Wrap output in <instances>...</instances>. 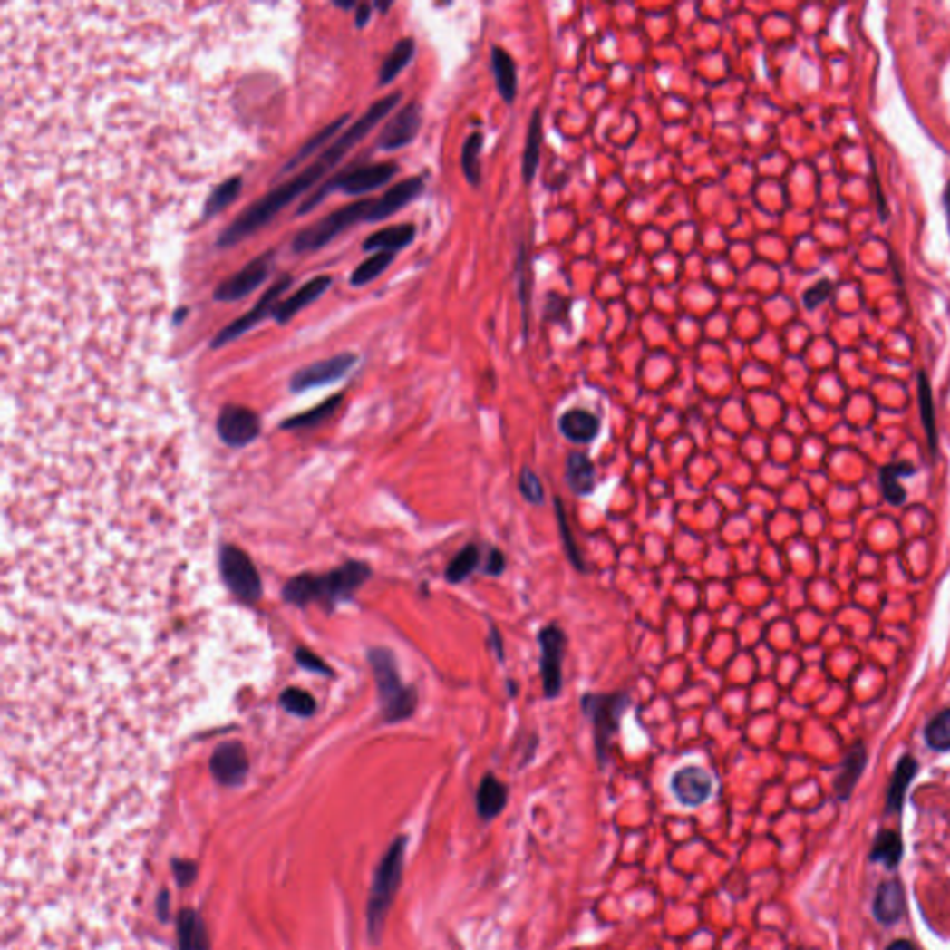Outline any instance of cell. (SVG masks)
<instances>
[{"instance_id": "obj_6", "label": "cell", "mask_w": 950, "mask_h": 950, "mask_svg": "<svg viewBox=\"0 0 950 950\" xmlns=\"http://www.w3.org/2000/svg\"><path fill=\"white\" fill-rule=\"evenodd\" d=\"M370 205H372V199H363V201L345 205L331 212L329 216L318 219L314 225L303 228L294 238L292 251L294 253H310V251L314 253V251L325 247L327 244L334 240L338 234H342L354 223L366 221Z\"/></svg>"}, {"instance_id": "obj_1", "label": "cell", "mask_w": 950, "mask_h": 950, "mask_svg": "<svg viewBox=\"0 0 950 950\" xmlns=\"http://www.w3.org/2000/svg\"><path fill=\"white\" fill-rule=\"evenodd\" d=\"M3 787L164 795L182 739L267 674L216 568L199 451L166 390L5 388Z\"/></svg>"}, {"instance_id": "obj_37", "label": "cell", "mask_w": 950, "mask_h": 950, "mask_svg": "<svg viewBox=\"0 0 950 950\" xmlns=\"http://www.w3.org/2000/svg\"><path fill=\"white\" fill-rule=\"evenodd\" d=\"M925 741L932 750H950V709H943L926 724Z\"/></svg>"}, {"instance_id": "obj_25", "label": "cell", "mask_w": 950, "mask_h": 950, "mask_svg": "<svg viewBox=\"0 0 950 950\" xmlns=\"http://www.w3.org/2000/svg\"><path fill=\"white\" fill-rule=\"evenodd\" d=\"M542 134H544V121H542V108L537 106L531 113L529 127H528V138H526V149L522 154V177L529 184L538 170L540 164V147H542Z\"/></svg>"}, {"instance_id": "obj_35", "label": "cell", "mask_w": 950, "mask_h": 950, "mask_svg": "<svg viewBox=\"0 0 950 950\" xmlns=\"http://www.w3.org/2000/svg\"><path fill=\"white\" fill-rule=\"evenodd\" d=\"M347 117H349V115L338 117V119H334L333 123H329L327 127H324L318 134H312V138H310V140H308V141H306V143L297 150V154L292 158V160L288 162V166H286L281 173L285 175V173L292 171L297 164H301L303 160H306V158H308L314 150H318L324 143H327V140H331V138H333V136H334V134L344 127V123L347 121Z\"/></svg>"}, {"instance_id": "obj_49", "label": "cell", "mask_w": 950, "mask_h": 950, "mask_svg": "<svg viewBox=\"0 0 950 950\" xmlns=\"http://www.w3.org/2000/svg\"><path fill=\"white\" fill-rule=\"evenodd\" d=\"M800 950H813V948H800Z\"/></svg>"}, {"instance_id": "obj_20", "label": "cell", "mask_w": 950, "mask_h": 950, "mask_svg": "<svg viewBox=\"0 0 950 950\" xmlns=\"http://www.w3.org/2000/svg\"><path fill=\"white\" fill-rule=\"evenodd\" d=\"M416 238V227L412 223H402V225H392V227H384L373 234H370L364 244H363V249L364 251H375V253H381V251H388V253H398L405 247H409Z\"/></svg>"}, {"instance_id": "obj_41", "label": "cell", "mask_w": 950, "mask_h": 950, "mask_svg": "<svg viewBox=\"0 0 950 950\" xmlns=\"http://www.w3.org/2000/svg\"><path fill=\"white\" fill-rule=\"evenodd\" d=\"M568 306H570V301L565 296L549 292L546 297V306H544L546 320L548 322H565L568 315Z\"/></svg>"}, {"instance_id": "obj_3", "label": "cell", "mask_w": 950, "mask_h": 950, "mask_svg": "<svg viewBox=\"0 0 950 950\" xmlns=\"http://www.w3.org/2000/svg\"><path fill=\"white\" fill-rule=\"evenodd\" d=\"M629 703L631 696L627 693H586L581 696V711L592 722L594 748L602 767L607 763L613 739Z\"/></svg>"}, {"instance_id": "obj_13", "label": "cell", "mask_w": 950, "mask_h": 950, "mask_svg": "<svg viewBox=\"0 0 950 950\" xmlns=\"http://www.w3.org/2000/svg\"><path fill=\"white\" fill-rule=\"evenodd\" d=\"M422 106L418 102H411L403 106L398 113H395L390 121L384 125L377 138V147L381 150H398L412 143L422 129Z\"/></svg>"}, {"instance_id": "obj_19", "label": "cell", "mask_w": 950, "mask_h": 950, "mask_svg": "<svg viewBox=\"0 0 950 950\" xmlns=\"http://www.w3.org/2000/svg\"><path fill=\"white\" fill-rule=\"evenodd\" d=\"M559 431L574 444H588L600 434V418L585 409H570L561 414Z\"/></svg>"}, {"instance_id": "obj_45", "label": "cell", "mask_w": 950, "mask_h": 950, "mask_svg": "<svg viewBox=\"0 0 950 950\" xmlns=\"http://www.w3.org/2000/svg\"><path fill=\"white\" fill-rule=\"evenodd\" d=\"M886 950H917V948L909 941H906V939H897Z\"/></svg>"}, {"instance_id": "obj_48", "label": "cell", "mask_w": 950, "mask_h": 950, "mask_svg": "<svg viewBox=\"0 0 950 950\" xmlns=\"http://www.w3.org/2000/svg\"><path fill=\"white\" fill-rule=\"evenodd\" d=\"M336 8H342V10H349V8H354L353 3H334Z\"/></svg>"}, {"instance_id": "obj_33", "label": "cell", "mask_w": 950, "mask_h": 950, "mask_svg": "<svg viewBox=\"0 0 950 950\" xmlns=\"http://www.w3.org/2000/svg\"><path fill=\"white\" fill-rule=\"evenodd\" d=\"M393 258H395V253H388V251L373 253L363 264L356 266V269L349 276V285L351 286H366L368 283L375 281L379 275H383L390 267Z\"/></svg>"}, {"instance_id": "obj_7", "label": "cell", "mask_w": 950, "mask_h": 950, "mask_svg": "<svg viewBox=\"0 0 950 950\" xmlns=\"http://www.w3.org/2000/svg\"><path fill=\"white\" fill-rule=\"evenodd\" d=\"M375 666H377V676H379L381 693L384 700L386 719L390 722L409 719L418 703L416 691L402 683L398 670H395L393 657L388 652L375 654Z\"/></svg>"}, {"instance_id": "obj_9", "label": "cell", "mask_w": 950, "mask_h": 950, "mask_svg": "<svg viewBox=\"0 0 950 950\" xmlns=\"http://www.w3.org/2000/svg\"><path fill=\"white\" fill-rule=\"evenodd\" d=\"M292 283H294V279H292L290 275H283L281 279H276V281L271 285V288H269V290H267V292H266V294L257 301V305H255L247 314H244L242 318L234 320L232 324H228L225 329H221V331L216 334V338H214V342H212V347H214V349H219V347H223V345H227V344L238 340L240 336H244L247 331H251L257 324H260L262 320H266L267 315H273L275 306L281 303L279 297L290 290Z\"/></svg>"}, {"instance_id": "obj_21", "label": "cell", "mask_w": 950, "mask_h": 950, "mask_svg": "<svg viewBox=\"0 0 950 950\" xmlns=\"http://www.w3.org/2000/svg\"><path fill=\"white\" fill-rule=\"evenodd\" d=\"M565 480L576 496H590L596 489V468L586 453L574 451L565 462Z\"/></svg>"}, {"instance_id": "obj_5", "label": "cell", "mask_w": 950, "mask_h": 950, "mask_svg": "<svg viewBox=\"0 0 950 950\" xmlns=\"http://www.w3.org/2000/svg\"><path fill=\"white\" fill-rule=\"evenodd\" d=\"M405 847H407V838L405 836L395 839L390 845L386 856L383 858V861H381V865L377 868L375 882H373V887H372V897H370V906H368V925H370V934L373 937H377L381 934L384 917H386L388 909H390V904H392V900L395 897V891H398V887L402 884Z\"/></svg>"}, {"instance_id": "obj_4", "label": "cell", "mask_w": 950, "mask_h": 950, "mask_svg": "<svg viewBox=\"0 0 950 950\" xmlns=\"http://www.w3.org/2000/svg\"><path fill=\"white\" fill-rule=\"evenodd\" d=\"M400 168L395 162H379V164H368L359 168H349L345 171H340L327 182H324L318 189H315L308 199L301 205L297 216L308 214L315 205H320L325 195H329L334 189L344 191L345 195H364L370 191H375L383 188L386 182H390L395 175H398Z\"/></svg>"}, {"instance_id": "obj_38", "label": "cell", "mask_w": 950, "mask_h": 950, "mask_svg": "<svg viewBox=\"0 0 950 950\" xmlns=\"http://www.w3.org/2000/svg\"><path fill=\"white\" fill-rule=\"evenodd\" d=\"M517 281H519V296L524 310V329H528V318H529V301H531V279H529V255L522 247L517 257Z\"/></svg>"}, {"instance_id": "obj_46", "label": "cell", "mask_w": 950, "mask_h": 950, "mask_svg": "<svg viewBox=\"0 0 950 950\" xmlns=\"http://www.w3.org/2000/svg\"><path fill=\"white\" fill-rule=\"evenodd\" d=\"M490 637H492V643H494V648H496V652H498V657H499V661H503V648H501V637H499V633H498V629H496V627H492V629H490Z\"/></svg>"}, {"instance_id": "obj_27", "label": "cell", "mask_w": 950, "mask_h": 950, "mask_svg": "<svg viewBox=\"0 0 950 950\" xmlns=\"http://www.w3.org/2000/svg\"><path fill=\"white\" fill-rule=\"evenodd\" d=\"M414 53H416V44L412 37L400 39V42L395 44L393 49L388 53V56L384 58L379 69V84L381 86L390 84L393 78L411 63V60L414 58Z\"/></svg>"}, {"instance_id": "obj_44", "label": "cell", "mask_w": 950, "mask_h": 950, "mask_svg": "<svg viewBox=\"0 0 950 950\" xmlns=\"http://www.w3.org/2000/svg\"><path fill=\"white\" fill-rule=\"evenodd\" d=\"M372 19V5H356V14H354V24L359 28H364Z\"/></svg>"}, {"instance_id": "obj_30", "label": "cell", "mask_w": 950, "mask_h": 950, "mask_svg": "<svg viewBox=\"0 0 950 950\" xmlns=\"http://www.w3.org/2000/svg\"><path fill=\"white\" fill-rule=\"evenodd\" d=\"M916 468L909 462H891L880 471V485L886 499L891 505H902L906 501V490L898 485V478L914 475Z\"/></svg>"}, {"instance_id": "obj_14", "label": "cell", "mask_w": 950, "mask_h": 950, "mask_svg": "<svg viewBox=\"0 0 950 950\" xmlns=\"http://www.w3.org/2000/svg\"><path fill=\"white\" fill-rule=\"evenodd\" d=\"M423 189H425V182L422 177H411L398 184H393L390 189H386V193L372 199L366 221L377 223V221L388 219L393 214H398L403 207L418 199Z\"/></svg>"}, {"instance_id": "obj_10", "label": "cell", "mask_w": 950, "mask_h": 950, "mask_svg": "<svg viewBox=\"0 0 950 950\" xmlns=\"http://www.w3.org/2000/svg\"><path fill=\"white\" fill-rule=\"evenodd\" d=\"M273 267V253H264L246 264L240 271L221 281L214 290V299L223 303H234L253 294L267 279Z\"/></svg>"}, {"instance_id": "obj_29", "label": "cell", "mask_w": 950, "mask_h": 950, "mask_svg": "<svg viewBox=\"0 0 950 950\" xmlns=\"http://www.w3.org/2000/svg\"><path fill=\"white\" fill-rule=\"evenodd\" d=\"M904 856V843L898 831L895 829H882L875 839L873 848H870V861L884 863L887 868L898 867L900 859Z\"/></svg>"}, {"instance_id": "obj_12", "label": "cell", "mask_w": 950, "mask_h": 950, "mask_svg": "<svg viewBox=\"0 0 950 950\" xmlns=\"http://www.w3.org/2000/svg\"><path fill=\"white\" fill-rule=\"evenodd\" d=\"M670 790L683 808H700L712 793V778L705 769L687 765L670 776Z\"/></svg>"}, {"instance_id": "obj_18", "label": "cell", "mask_w": 950, "mask_h": 950, "mask_svg": "<svg viewBox=\"0 0 950 950\" xmlns=\"http://www.w3.org/2000/svg\"><path fill=\"white\" fill-rule=\"evenodd\" d=\"M873 914L878 923L891 926L898 923L906 914V893L900 880H886L877 889Z\"/></svg>"}, {"instance_id": "obj_8", "label": "cell", "mask_w": 950, "mask_h": 950, "mask_svg": "<svg viewBox=\"0 0 950 950\" xmlns=\"http://www.w3.org/2000/svg\"><path fill=\"white\" fill-rule=\"evenodd\" d=\"M568 637L557 625L549 624L538 631L540 646V676L542 689L548 700L557 698L563 691V659L567 652Z\"/></svg>"}, {"instance_id": "obj_22", "label": "cell", "mask_w": 950, "mask_h": 950, "mask_svg": "<svg viewBox=\"0 0 950 950\" xmlns=\"http://www.w3.org/2000/svg\"><path fill=\"white\" fill-rule=\"evenodd\" d=\"M865 765H867V750L861 742L854 744L845 756V761L841 765V771L839 774L836 776V781H834V790H836V797L841 800V802H847L852 795L854 787L858 785V780L861 778L863 771H865Z\"/></svg>"}, {"instance_id": "obj_16", "label": "cell", "mask_w": 950, "mask_h": 950, "mask_svg": "<svg viewBox=\"0 0 950 950\" xmlns=\"http://www.w3.org/2000/svg\"><path fill=\"white\" fill-rule=\"evenodd\" d=\"M331 283H333V276H329V275L314 276V279H310L308 283H305V285H303L296 294H292L290 297H286L285 301H281L279 305L275 306V310H273V320H275L276 324H281V325L288 324L297 312H301V310H303L305 306H308L310 303L318 301L320 296H322L324 292L329 290Z\"/></svg>"}, {"instance_id": "obj_31", "label": "cell", "mask_w": 950, "mask_h": 950, "mask_svg": "<svg viewBox=\"0 0 950 950\" xmlns=\"http://www.w3.org/2000/svg\"><path fill=\"white\" fill-rule=\"evenodd\" d=\"M481 563V549L478 544H468L464 546L457 556L450 561L448 568H446V581L448 583H453V585H459L462 583L464 579H468L475 568L480 567Z\"/></svg>"}, {"instance_id": "obj_2", "label": "cell", "mask_w": 950, "mask_h": 950, "mask_svg": "<svg viewBox=\"0 0 950 950\" xmlns=\"http://www.w3.org/2000/svg\"><path fill=\"white\" fill-rule=\"evenodd\" d=\"M402 93L393 92L379 101H375L356 121L344 131L315 160L299 171L294 179L279 184L267 191L260 199L251 203L240 216H238L218 238V247H232L246 240L247 236L260 230L267 225L283 208L294 203L299 195L308 191L314 184H318L331 170H334L345 158V154L359 145L383 119L400 104Z\"/></svg>"}, {"instance_id": "obj_47", "label": "cell", "mask_w": 950, "mask_h": 950, "mask_svg": "<svg viewBox=\"0 0 950 950\" xmlns=\"http://www.w3.org/2000/svg\"><path fill=\"white\" fill-rule=\"evenodd\" d=\"M943 205H945V208H946V212L950 216V180L946 182L945 191H943Z\"/></svg>"}, {"instance_id": "obj_23", "label": "cell", "mask_w": 950, "mask_h": 950, "mask_svg": "<svg viewBox=\"0 0 950 950\" xmlns=\"http://www.w3.org/2000/svg\"><path fill=\"white\" fill-rule=\"evenodd\" d=\"M492 60V71L496 78V88L501 95V99L507 104H512L517 99L519 92V74H517V63H514L512 56L503 49L494 45L490 51Z\"/></svg>"}, {"instance_id": "obj_34", "label": "cell", "mask_w": 950, "mask_h": 950, "mask_svg": "<svg viewBox=\"0 0 950 950\" xmlns=\"http://www.w3.org/2000/svg\"><path fill=\"white\" fill-rule=\"evenodd\" d=\"M240 191H242V179L240 177L227 179L225 182L216 186L214 191L210 193L203 216L205 218L218 216L221 210H225L228 205H232L238 199V195H240Z\"/></svg>"}, {"instance_id": "obj_36", "label": "cell", "mask_w": 950, "mask_h": 950, "mask_svg": "<svg viewBox=\"0 0 950 950\" xmlns=\"http://www.w3.org/2000/svg\"><path fill=\"white\" fill-rule=\"evenodd\" d=\"M919 405H921V418L926 429V437L930 442L932 451L937 448V431H935V411H934V398H932V388L926 373L919 372Z\"/></svg>"}, {"instance_id": "obj_15", "label": "cell", "mask_w": 950, "mask_h": 950, "mask_svg": "<svg viewBox=\"0 0 950 950\" xmlns=\"http://www.w3.org/2000/svg\"><path fill=\"white\" fill-rule=\"evenodd\" d=\"M258 427L260 423H258L257 414L244 407L223 409L219 422H218V431L221 434V439L234 446L253 441L257 437Z\"/></svg>"}, {"instance_id": "obj_39", "label": "cell", "mask_w": 950, "mask_h": 950, "mask_svg": "<svg viewBox=\"0 0 950 950\" xmlns=\"http://www.w3.org/2000/svg\"><path fill=\"white\" fill-rule=\"evenodd\" d=\"M556 510H557V524H559V533H561V538H563V546L568 553V559L570 563L579 570L583 572L585 570V563L581 559V553L577 549V544L574 540V535H572V528L568 526L567 522V514H565V507H563V501L557 498L556 499Z\"/></svg>"}, {"instance_id": "obj_28", "label": "cell", "mask_w": 950, "mask_h": 950, "mask_svg": "<svg viewBox=\"0 0 950 950\" xmlns=\"http://www.w3.org/2000/svg\"><path fill=\"white\" fill-rule=\"evenodd\" d=\"M225 581L242 596H253L258 592V581L255 579V572L251 570V565L244 559L236 556H228L225 559Z\"/></svg>"}, {"instance_id": "obj_24", "label": "cell", "mask_w": 950, "mask_h": 950, "mask_svg": "<svg viewBox=\"0 0 950 950\" xmlns=\"http://www.w3.org/2000/svg\"><path fill=\"white\" fill-rule=\"evenodd\" d=\"M917 771H919V763L912 756H902L900 758V761L895 767L889 789H887V797H886V811L887 813H900L902 811L904 800H906V790H907L909 783H912V780L916 778Z\"/></svg>"}, {"instance_id": "obj_40", "label": "cell", "mask_w": 950, "mask_h": 950, "mask_svg": "<svg viewBox=\"0 0 950 950\" xmlns=\"http://www.w3.org/2000/svg\"><path fill=\"white\" fill-rule=\"evenodd\" d=\"M519 489L524 496L526 501H529L531 505H542L544 503V487L538 480V475L531 470V468H522L520 471V480H519Z\"/></svg>"}, {"instance_id": "obj_26", "label": "cell", "mask_w": 950, "mask_h": 950, "mask_svg": "<svg viewBox=\"0 0 950 950\" xmlns=\"http://www.w3.org/2000/svg\"><path fill=\"white\" fill-rule=\"evenodd\" d=\"M212 769H214V774L223 783L240 781L242 776L247 771V761H246L244 751L238 748L236 744H228V746L219 748V751H218L214 761H212Z\"/></svg>"}, {"instance_id": "obj_42", "label": "cell", "mask_w": 950, "mask_h": 950, "mask_svg": "<svg viewBox=\"0 0 950 950\" xmlns=\"http://www.w3.org/2000/svg\"><path fill=\"white\" fill-rule=\"evenodd\" d=\"M831 292H834V285H831V281H828V279H822V281H819L817 285H813L811 288H808L804 292L802 303H804V306L808 310H813L819 305H822L829 297Z\"/></svg>"}, {"instance_id": "obj_43", "label": "cell", "mask_w": 950, "mask_h": 950, "mask_svg": "<svg viewBox=\"0 0 950 950\" xmlns=\"http://www.w3.org/2000/svg\"><path fill=\"white\" fill-rule=\"evenodd\" d=\"M505 567H507V561H505L503 551L498 549V548H490L487 563H485V574L487 576H501Z\"/></svg>"}, {"instance_id": "obj_11", "label": "cell", "mask_w": 950, "mask_h": 950, "mask_svg": "<svg viewBox=\"0 0 950 950\" xmlns=\"http://www.w3.org/2000/svg\"><path fill=\"white\" fill-rule=\"evenodd\" d=\"M356 361H359V356H356L354 353H340V354L331 356V359L314 363L299 370L292 377L290 388L294 392H305L310 388H320V386L336 383L351 372Z\"/></svg>"}, {"instance_id": "obj_32", "label": "cell", "mask_w": 950, "mask_h": 950, "mask_svg": "<svg viewBox=\"0 0 950 950\" xmlns=\"http://www.w3.org/2000/svg\"><path fill=\"white\" fill-rule=\"evenodd\" d=\"M483 134L481 132H473L470 134L466 140H464V145H462V152H460V166H462V173L466 177V180L471 184V186H480L481 182V164H480V156H481V149H483Z\"/></svg>"}, {"instance_id": "obj_17", "label": "cell", "mask_w": 950, "mask_h": 950, "mask_svg": "<svg viewBox=\"0 0 950 950\" xmlns=\"http://www.w3.org/2000/svg\"><path fill=\"white\" fill-rule=\"evenodd\" d=\"M509 804V787L494 774H485L475 793V809L485 822L496 820Z\"/></svg>"}]
</instances>
